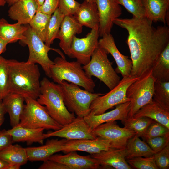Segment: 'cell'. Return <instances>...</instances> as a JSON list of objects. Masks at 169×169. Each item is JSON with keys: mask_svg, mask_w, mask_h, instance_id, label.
I'll list each match as a JSON object with an SVG mask.
<instances>
[{"mask_svg": "<svg viewBox=\"0 0 169 169\" xmlns=\"http://www.w3.org/2000/svg\"><path fill=\"white\" fill-rule=\"evenodd\" d=\"M39 169H70L67 166L60 163L48 159L43 161Z\"/></svg>", "mask_w": 169, "mask_h": 169, "instance_id": "44", "label": "cell"}, {"mask_svg": "<svg viewBox=\"0 0 169 169\" xmlns=\"http://www.w3.org/2000/svg\"><path fill=\"white\" fill-rule=\"evenodd\" d=\"M7 63L10 92L37 100L40 89V73L38 65L15 59H7Z\"/></svg>", "mask_w": 169, "mask_h": 169, "instance_id": "2", "label": "cell"}, {"mask_svg": "<svg viewBox=\"0 0 169 169\" xmlns=\"http://www.w3.org/2000/svg\"><path fill=\"white\" fill-rule=\"evenodd\" d=\"M73 16L82 26L91 29L99 27V16L96 2L84 0Z\"/></svg>", "mask_w": 169, "mask_h": 169, "instance_id": "25", "label": "cell"}, {"mask_svg": "<svg viewBox=\"0 0 169 169\" xmlns=\"http://www.w3.org/2000/svg\"><path fill=\"white\" fill-rule=\"evenodd\" d=\"M142 2L146 18L153 22H160L169 24V0H142Z\"/></svg>", "mask_w": 169, "mask_h": 169, "instance_id": "24", "label": "cell"}, {"mask_svg": "<svg viewBox=\"0 0 169 169\" xmlns=\"http://www.w3.org/2000/svg\"><path fill=\"white\" fill-rule=\"evenodd\" d=\"M146 117L152 119L169 129V111L153 100L141 107L133 117Z\"/></svg>", "mask_w": 169, "mask_h": 169, "instance_id": "27", "label": "cell"}, {"mask_svg": "<svg viewBox=\"0 0 169 169\" xmlns=\"http://www.w3.org/2000/svg\"><path fill=\"white\" fill-rule=\"evenodd\" d=\"M59 84L65 105L69 112L74 113L77 117L84 118L88 115L92 102L97 97L105 94L83 90L79 86L66 81Z\"/></svg>", "mask_w": 169, "mask_h": 169, "instance_id": "5", "label": "cell"}, {"mask_svg": "<svg viewBox=\"0 0 169 169\" xmlns=\"http://www.w3.org/2000/svg\"><path fill=\"white\" fill-rule=\"evenodd\" d=\"M83 26L77 22L73 16H65L60 27L58 39L59 46L68 56L74 38L76 34L82 32Z\"/></svg>", "mask_w": 169, "mask_h": 169, "instance_id": "19", "label": "cell"}, {"mask_svg": "<svg viewBox=\"0 0 169 169\" xmlns=\"http://www.w3.org/2000/svg\"><path fill=\"white\" fill-rule=\"evenodd\" d=\"M139 137L136 134L128 140L125 148L126 160L138 157H148L155 154L147 144Z\"/></svg>", "mask_w": 169, "mask_h": 169, "instance_id": "29", "label": "cell"}, {"mask_svg": "<svg viewBox=\"0 0 169 169\" xmlns=\"http://www.w3.org/2000/svg\"><path fill=\"white\" fill-rule=\"evenodd\" d=\"M9 164L0 158V169H6Z\"/></svg>", "mask_w": 169, "mask_h": 169, "instance_id": "49", "label": "cell"}, {"mask_svg": "<svg viewBox=\"0 0 169 169\" xmlns=\"http://www.w3.org/2000/svg\"><path fill=\"white\" fill-rule=\"evenodd\" d=\"M128 163L137 169H158L154 155L148 157H138L127 160Z\"/></svg>", "mask_w": 169, "mask_h": 169, "instance_id": "39", "label": "cell"}, {"mask_svg": "<svg viewBox=\"0 0 169 169\" xmlns=\"http://www.w3.org/2000/svg\"><path fill=\"white\" fill-rule=\"evenodd\" d=\"M155 81L152 75L151 69L128 87L126 94L130 101L128 118L133 117L141 107L153 100Z\"/></svg>", "mask_w": 169, "mask_h": 169, "instance_id": "9", "label": "cell"}, {"mask_svg": "<svg viewBox=\"0 0 169 169\" xmlns=\"http://www.w3.org/2000/svg\"><path fill=\"white\" fill-rule=\"evenodd\" d=\"M12 138L7 130L0 131V151L12 144Z\"/></svg>", "mask_w": 169, "mask_h": 169, "instance_id": "45", "label": "cell"}, {"mask_svg": "<svg viewBox=\"0 0 169 169\" xmlns=\"http://www.w3.org/2000/svg\"><path fill=\"white\" fill-rule=\"evenodd\" d=\"M50 68L51 78L54 83L60 84L66 81L94 92L95 86L92 77L89 76L77 61L69 62L65 58L57 57Z\"/></svg>", "mask_w": 169, "mask_h": 169, "instance_id": "4", "label": "cell"}, {"mask_svg": "<svg viewBox=\"0 0 169 169\" xmlns=\"http://www.w3.org/2000/svg\"><path fill=\"white\" fill-rule=\"evenodd\" d=\"M99 16L100 37L110 33L114 20L121 15L122 8L116 0H95Z\"/></svg>", "mask_w": 169, "mask_h": 169, "instance_id": "14", "label": "cell"}, {"mask_svg": "<svg viewBox=\"0 0 169 169\" xmlns=\"http://www.w3.org/2000/svg\"><path fill=\"white\" fill-rule=\"evenodd\" d=\"M67 139L48 140L45 144L38 147L25 148L28 161H44L55 153L62 151Z\"/></svg>", "mask_w": 169, "mask_h": 169, "instance_id": "22", "label": "cell"}, {"mask_svg": "<svg viewBox=\"0 0 169 169\" xmlns=\"http://www.w3.org/2000/svg\"><path fill=\"white\" fill-rule=\"evenodd\" d=\"M107 54L104 49L99 46L94 51L89 63L82 68L89 76L97 77L110 90L121 80L113 69V62L109 59Z\"/></svg>", "mask_w": 169, "mask_h": 169, "instance_id": "6", "label": "cell"}, {"mask_svg": "<svg viewBox=\"0 0 169 169\" xmlns=\"http://www.w3.org/2000/svg\"><path fill=\"white\" fill-rule=\"evenodd\" d=\"M153 120L146 117L128 118L122 123L124 127L133 131L139 137L144 133Z\"/></svg>", "mask_w": 169, "mask_h": 169, "instance_id": "35", "label": "cell"}, {"mask_svg": "<svg viewBox=\"0 0 169 169\" xmlns=\"http://www.w3.org/2000/svg\"><path fill=\"white\" fill-rule=\"evenodd\" d=\"M25 102L20 122L17 126L54 131L58 130L63 126L50 116L45 107L39 104L36 100L25 98Z\"/></svg>", "mask_w": 169, "mask_h": 169, "instance_id": "8", "label": "cell"}, {"mask_svg": "<svg viewBox=\"0 0 169 169\" xmlns=\"http://www.w3.org/2000/svg\"><path fill=\"white\" fill-rule=\"evenodd\" d=\"M169 136V129L162 124L153 120L141 137L144 140L157 136Z\"/></svg>", "mask_w": 169, "mask_h": 169, "instance_id": "38", "label": "cell"}, {"mask_svg": "<svg viewBox=\"0 0 169 169\" xmlns=\"http://www.w3.org/2000/svg\"><path fill=\"white\" fill-rule=\"evenodd\" d=\"M38 4L39 7L41 6L44 3L45 0H35Z\"/></svg>", "mask_w": 169, "mask_h": 169, "instance_id": "51", "label": "cell"}, {"mask_svg": "<svg viewBox=\"0 0 169 169\" xmlns=\"http://www.w3.org/2000/svg\"><path fill=\"white\" fill-rule=\"evenodd\" d=\"M6 3L5 0H0V7L4 6Z\"/></svg>", "mask_w": 169, "mask_h": 169, "instance_id": "52", "label": "cell"}, {"mask_svg": "<svg viewBox=\"0 0 169 169\" xmlns=\"http://www.w3.org/2000/svg\"><path fill=\"white\" fill-rule=\"evenodd\" d=\"M156 164L160 169L169 168V144L154 155Z\"/></svg>", "mask_w": 169, "mask_h": 169, "instance_id": "42", "label": "cell"}, {"mask_svg": "<svg viewBox=\"0 0 169 169\" xmlns=\"http://www.w3.org/2000/svg\"><path fill=\"white\" fill-rule=\"evenodd\" d=\"M27 26V29L23 33L25 38L20 40L21 44L27 45L28 48L29 55L27 62L39 64L46 75L51 78L50 68L54 64V62L49 58L48 52L52 50L57 52L63 58H65V56L60 50L47 46L28 24Z\"/></svg>", "mask_w": 169, "mask_h": 169, "instance_id": "7", "label": "cell"}, {"mask_svg": "<svg viewBox=\"0 0 169 169\" xmlns=\"http://www.w3.org/2000/svg\"><path fill=\"white\" fill-rule=\"evenodd\" d=\"M2 102L6 113L9 114L11 125L12 127L17 126L24 110L25 98L20 94L10 92L2 99Z\"/></svg>", "mask_w": 169, "mask_h": 169, "instance_id": "23", "label": "cell"}, {"mask_svg": "<svg viewBox=\"0 0 169 169\" xmlns=\"http://www.w3.org/2000/svg\"><path fill=\"white\" fill-rule=\"evenodd\" d=\"M6 3H7L8 5L10 6L15 3L19 0H5Z\"/></svg>", "mask_w": 169, "mask_h": 169, "instance_id": "50", "label": "cell"}, {"mask_svg": "<svg viewBox=\"0 0 169 169\" xmlns=\"http://www.w3.org/2000/svg\"><path fill=\"white\" fill-rule=\"evenodd\" d=\"M44 139L56 136L67 140L94 139L97 136L93 133L84 118L77 117L73 120L54 131L44 133Z\"/></svg>", "mask_w": 169, "mask_h": 169, "instance_id": "13", "label": "cell"}, {"mask_svg": "<svg viewBox=\"0 0 169 169\" xmlns=\"http://www.w3.org/2000/svg\"><path fill=\"white\" fill-rule=\"evenodd\" d=\"M64 16L58 8L51 15L47 31L45 44L50 47L54 40L58 39L60 27Z\"/></svg>", "mask_w": 169, "mask_h": 169, "instance_id": "32", "label": "cell"}, {"mask_svg": "<svg viewBox=\"0 0 169 169\" xmlns=\"http://www.w3.org/2000/svg\"><path fill=\"white\" fill-rule=\"evenodd\" d=\"M27 28V24L24 25L18 22L11 24L4 18L0 19V37L9 43L25 38L23 33Z\"/></svg>", "mask_w": 169, "mask_h": 169, "instance_id": "28", "label": "cell"}, {"mask_svg": "<svg viewBox=\"0 0 169 169\" xmlns=\"http://www.w3.org/2000/svg\"><path fill=\"white\" fill-rule=\"evenodd\" d=\"M97 136L109 141L111 148L123 149L128 140L136 134L133 131L120 127L115 121L102 124L93 130Z\"/></svg>", "mask_w": 169, "mask_h": 169, "instance_id": "12", "label": "cell"}, {"mask_svg": "<svg viewBox=\"0 0 169 169\" xmlns=\"http://www.w3.org/2000/svg\"><path fill=\"white\" fill-rule=\"evenodd\" d=\"M97 160L102 167H111L116 169H131L126 160L125 148H110L108 150L90 154Z\"/></svg>", "mask_w": 169, "mask_h": 169, "instance_id": "18", "label": "cell"}, {"mask_svg": "<svg viewBox=\"0 0 169 169\" xmlns=\"http://www.w3.org/2000/svg\"><path fill=\"white\" fill-rule=\"evenodd\" d=\"M98 28L91 29L86 36L79 38L75 36L72 43L68 56L75 58L84 65L90 61L95 49L99 47Z\"/></svg>", "mask_w": 169, "mask_h": 169, "instance_id": "11", "label": "cell"}, {"mask_svg": "<svg viewBox=\"0 0 169 169\" xmlns=\"http://www.w3.org/2000/svg\"><path fill=\"white\" fill-rule=\"evenodd\" d=\"M111 148L110 142L97 137L94 139L67 140L62 151L66 154L74 151H81L92 154L108 150Z\"/></svg>", "mask_w": 169, "mask_h": 169, "instance_id": "16", "label": "cell"}, {"mask_svg": "<svg viewBox=\"0 0 169 169\" xmlns=\"http://www.w3.org/2000/svg\"><path fill=\"white\" fill-rule=\"evenodd\" d=\"M10 92V79L7 59L0 57V100Z\"/></svg>", "mask_w": 169, "mask_h": 169, "instance_id": "36", "label": "cell"}, {"mask_svg": "<svg viewBox=\"0 0 169 169\" xmlns=\"http://www.w3.org/2000/svg\"><path fill=\"white\" fill-rule=\"evenodd\" d=\"M99 46L104 49L107 54H110L114 59L117 67L115 71L123 77L131 75L132 67L131 59L121 54L117 48L112 35L109 33L99 40Z\"/></svg>", "mask_w": 169, "mask_h": 169, "instance_id": "15", "label": "cell"}, {"mask_svg": "<svg viewBox=\"0 0 169 169\" xmlns=\"http://www.w3.org/2000/svg\"><path fill=\"white\" fill-rule=\"evenodd\" d=\"M59 0H45L43 4L39 7L38 10L52 15L58 8Z\"/></svg>", "mask_w": 169, "mask_h": 169, "instance_id": "43", "label": "cell"}, {"mask_svg": "<svg viewBox=\"0 0 169 169\" xmlns=\"http://www.w3.org/2000/svg\"><path fill=\"white\" fill-rule=\"evenodd\" d=\"M80 4L75 0H59L58 8L64 16H74Z\"/></svg>", "mask_w": 169, "mask_h": 169, "instance_id": "40", "label": "cell"}, {"mask_svg": "<svg viewBox=\"0 0 169 169\" xmlns=\"http://www.w3.org/2000/svg\"><path fill=\"white\" fill-rule=\"evenodd\" d=\"M120 5H122L133 16L142 18H146L142 0H116Z\"/></svg>", "mask_w": 169, "mask_h": 169, "instance_id": "37", "label": "cell"}, {"mask_svg": "<svg viewBox=\"0 0 169 169\" xmlns=\"http://www.w3.org/2000/svg\"><path fill=\"white\" fill-rule=\"evenodd\" d=\"M48 159L65 165L70 169H97L101 167L98 161L90 155L81 156L76 151L64 155L54 154Z\"/></svg>", "mask_w": 169, "mask_h": 169, "instance_id": "17", "label": "cell"}, {"mask_svg": "<svg viewBox=\"0 0 169 169\" xmlns=\"http://www.w3.org/2000/svg\"><path fill=\"white\" fill-rule=\"evenodd\" d=\"M89 2H95V0H84Z\"/></svg>", "mask_w": 169, "mask_h": 169, "instance_id": "53", "label": "cell"}, {"mask_svg": "<svg viewBox=\"0 0 169 169\" xmlns=\"http://www.w3.org/2000/svg\"><path fill=\"white\" fill-rule=\"evenodd\" d=\"M45 107L50 116L57 122L64 126L76 118L69 112L64 103L60 84L44 77L40 81V93L36 100Z\"/></svg>", "mask_w": 169, "mask_h": 169, "instance_id": "3", "label": "cell"}, {"mask_svg": "<svg viewBox=\"0 0 169 169\" xmlns=\"http://www.w3.org/2000/svg\"><path fill=\"white\" fill-rule=\"evenodd\" d=\"M0 158L9 164L22 166L28 161L25 148L18 144L11 145L0 151Z\"/></svg>", "mask_w": 169, "mask_h": 169, "instance_id": "30", "label": "cell"}, {"mask_svg": "<svg viewBox=\"0 0 169 169\" xmlns=\"http://www.w3.org/2000/svg\"><path fill=\"white\" fill-rule=\"evenodd\" d=\"M153 99L163 108L169 111V81H155Z\"/></svg>", "mask_w": 169, "mask_h": 169, "instance_id": "34", "label": "cell"}, {"mask_svg": "<svg viewBox=\"0 0 169 169\" xmlns=\"http://www.w3.org/2000/svg\"><path fill=\"white\" fill-rule=\"evenodd\" d=\"M43 128L33 129L17 126L7 130L12 137L13 142H26L28 145L33 143L43 144Z\"/></svg>", "mask_w": 169, "mask_h": 169, "instance_id": "26", "label": "cell"}, {"mask_svg": "<svg viewBox=\"0 0 169 169\" xmlns=\"http://www.w3.org/2000/svg\"><path fill=\"white\" fill-rule=\"evenodd\" d=\"M21 166L17 164H9L6 169H19Z\"/></svg>", "mask_w": 169, "mask_h": 169, "instance_id": "48", "label": "cell"}, {"mask_svg": "<svg viewBox=\"0 0 169 169\" xmlns=\"http://www.w3.org/2000/svg\"><path fill=\"white\" fill-rule=\"evenodd\" d=\"M8 44L9 43L8 41L0 37V57L1 54L6 50L7 46Z\"/></svg>", "mask_w": 169, "mask_h": 169, "instance_id": "47", "label": "cell"}, {"mask_svg": "<svg viewBox=\"0 0 169 169\" xmlns=\"http://www.w3.org/2000/svg\"><path fill=\"white\" fill-rule=\"evenodd\" d=\"M146 18H117L114 24L125 29L126 41L132 62L131 75L139 77L151 69L160 54L169 44V28L154 27Z\"/></svg>", "mask_w": 169, "mask_h": 169, "instance_id": "1", "label": "cell"}, {"mask_svg": "<svg viewBox=\"0 0 169 169\" xmlns=\"http://www.w3.org/2000/svg\"><path fill=\"white\" fill-rule=\"evenodd\" d=\"M155 153L161 150L169 144V136H159L143 140Z\"/></svg>", "mask_w": 169, "mask_h": 169, "instance_id": "41", "label": "cell"}, {"mask_svg": "<svg viewBox=\"0 0 169 169\" xmlns=\"http://www.w3.org/2000/svg\"><path fill=\"white\" fill-rule=\"evenodd\" d=\"M152 75L155 80L169 81V44L161 53L152 69Z\"/></svg>", "mask_w": 169, "mask_h": 169, "instance_id": "31", "label": "cell"}, {"mask_svg": "<svg viewBox=\"0 0 169 169\" xmlns=\"http://www.w3.org/2000/svg\"><path fill=\"white\" fill-rule=\"evenodd\" d=\"M51 16L37 10L28 24L44 42L45 41L48 26Z\"/></svg>", "mask_w": 169, "mask_h": 169, "instance_id": "33", "label": "cell"}, {"mask_svg": "<svg viewBox=\"0 0 169 169\" xmlns=\"http://www.w3.org/2000/svg\"><path fill=\"white\" fill-rule=\"evenodd\" d=\"M130 101L115 106L114 110L97 115H88L84 119L93 130L99 125L107 122L120 120L122 123L128 118Z\"/></svg>", "mask_w": 169, "mask_h": 169, "instance_id": "21", "label": "cell"}, {"mask_svg": "<svg viewBox=\"0 0 169 169\" xmlns=\"http://www.w3.org/2000/svg\"><path fill=\"white\" fill-rule=\"evenodd\" d=\"M6 113V112L3 105L2 100H0V128L4 122V115Z\"/></svg>", "mask_w": 169, "mask_h": 169, "instance_id": "46", "label": "cell"}, {"mask_svg": "<svg viewBox=\"0 0 169 169\" xmlns=\"http://www.w3.org/2000/svg\"><path fill=\"white\" fill-rule=\"evenodd\" d=\"M38 7L35 0H19L10 6L8 15L11 19L26 25L29 23Z\"/></svg>", "mask_w": 169, "mask_h": 169, "instance_id": "20", "label": "cell"}, {"mask_svg": "<svg viewBox=\"0 0 169 169\" xmlns=\"http://www.w3.org/2000/svg\"><path fill=\"white\" fill-rule=\"evenodd\" d=\"M139 77L131 75L123 77L117 85L106 94L97 97L92 102L88 115H97L120 104L130 101L126 94L128 87Z\"/></svg>", "mask_w": 169, "mask_h": 169, "instance_id": "10", "label": "cell"}]
</instances>
